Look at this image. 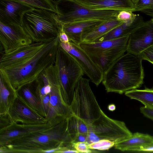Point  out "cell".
<instances>
[{"label": "cell", "instance_id": "6da1fadb", "mask_svg": "<svg viewBox=\"0 0 153 153\" xmlns=\"http://www.w3.org/2000/svg\"><path fill=\"white\" fill-rule=\"evenodd\" d=\"M140 54L127 52L103 73L102 82L107 92L122 94L139 88L144 73Z\"/></svg>", "mask_w": 153, "mask_h": 153}, {"label": "cell", "instance_id": "7a4b0ae2", "mask_svg": "<svg viewBox=\"0 0 153 153\" xmlns=\"http://www.w3.org/2000/svg\"><path fill=\"white\" fill-rule=\"evenodd\" d=\"M72 144L67 131V119L49 128L35 132L0 146V152L44 153Z\"/></svg>", "mask_w": 153, "mask_h": 153}, {"label": "cell", "instance_id": "3957f363", "mask_svg": "<svg viewBox=\"0 0 153 153\" xmlns=\"http://www.w3.org/2000/svg\"><path fill=\"white\" fill-rule=\"evenodd\" d=\"M59 44V36L53 40L45 43L33 56L19 65L3 69L0 72L16 90L20 86L35 81L48 67L55 63Z\"/></svg>", "mask_w": 153, "mask_h": 153}, {"label": "cell", "instance_id": "277c9868", "mask_svg": "<svg viewBox=\"0 0 153 153\" xmlns=\"http://www.w3.org/2000/svg\"><path fill=\"white\" fill-rule=\"evenodd\" d=\"M21 25L33 42L45 43L58 37L62 24L56 13L34 8L24 15Z\"/></svg>", "mask_w": 153, "mask_h": 153}, {"label": "cell", "instance_id": "5b68a950", "mask_svg": "<svg viewBox=\"0 0 153 153\" xmlns=\"http://www.w3.org/2000/svg\"><path fill=\"white\" fill-rule=\"evenodd\" d=\"M55 64L63 98L70 105L73 99L76 85L84 75V72L74 59L61 47L59 42Z\"/></svg>", "mask_w": 153, "mask_h": 153}, {"label": "cell", "instance_id": "8992f818", "mask_svg": "<svg viewBox=\"0 0 153 153\" xmlns=\"http://www.w3.org/2000/svg\"><path fill=\"white\" fill-rule=\"evenodd\" d=\"M89 80L81 77L75 86L70 105L73 115L88 125L99 118L102 110L89 84Z\"/></svg>", "mask_w": 153, "mask_h": 153}, {"label": "cell", "instance_id": "52a82bcc", "mask_svg": "<svg viewBox=\"0 0 153 153\" xmlns=\"http://www.w3.org/2000/svg\"><path fill=\"white\" fill-rule=\"evenodd\" d=\"M57 19L62 24L94 19L116 18L120 11L91 9L74 0H53Z\"/></svg>", "mask_w": 153, "mask_h": 153}, {"label": "cell", "instance_id": "ba28073f", "mask_svg": "<svg viewBox=\"0 0 153 153\" xmlns=\"http://www.w3.org/2000/svg\"><path fill=\"white\" fill-rule=\"evenodd\" d=\"M132 134L124 122L110 118L102 111L99 118L91 124L85 142L88 145L106 139L116 144L128 138Z\"/></svg>", "mask_w": 153, "mask_h": 153}, {"label": "cell", "instance_id": "9c48e42d", "mask_svg": "<svg viewBox=\"0 0 153 153\" xmlns=\"http://www.w3.org/2000/svg\"><path fill=\"white\" fill-rule=\"evenodd\" d=\"M50 87V99L48 113L45 117L47 122L56 125L72 116L70 105L64 100L61 92L57 68L52 64L44 70Z\"/></svg>", "mask_w": 153, "mask_h": 153}, {"label": "cell", "instance_id": "30bf717a", "mask_svg": "<svg viewBox=\"0 0 153 153\" xmlns=\"http://www.w3.org/2000/svg\"><path fill=\"white\" fill-rule=\"evenodd\" d=\"M61 47L76 61L85 74L97 86L102 82L103 73L93 61L88 53L79 45L72 42H60Z\"/></svg>", "mask_w": 153, "mask_h": 153}, {"label": "cell", "instance_id": "8fae6325", "mask_svg": "<svg viewBox=\"0 0 153 153\" xmlns=\"http://www.w3.org/2000/svg\"><path fill=\"white\" fill-rule=\"evenodd\" d=\"M0 41V48H2L0 51L2 50V53L11 52L19 48L33 43L21 25H6L1 22Z\"/></svg>", "mask_w": 153, "mask_h": 153}, {"label": "cell", "instance_id": "7c38bea8", "mask_svg": "<svg viewBox=\"0 0 153 153\" xmlns=\"http://www.w3.org/2000/svg\"><path fill=\"white\" fill-rule=\"evenodd\" d=\"M153 45V21L151 19L144 23L129 36L126 51L140 54Z\"/></svg>", "mask_w": 153, "mask_h": 153}, {"label": "cell", "instance_id": "4fadbf2b", "mask_svg": "<svg viewBox=\"0 0 153 153\" xmlns=\"http://www.w3.org/2000/svg\"><path fill=\"white\" fill-rule=\"evenodd\" d=\"M34 8L19 0H0V22L21 25L24 15Z\"/></svg>", "mask_w": 153, "mask_h": 153}, {"label": "cell", "instance_id": "5bb4252c", "mask_svg": "<svg viewBox=\"0 0 153 153\" xmlns=\"http://www.w3.org/2000/svg\"><path fill=\"white\" fill-rule=\"evenodd\" d=\"M52 126L48 122L42 124L27 125L12 122L7 126L0 130V146L8 145L31 133Z\"/></svg>", "mask_w": 153, "mask_h": 153}, {"label": "cell", "instance_id": "9a60e30c", "mask_svg": "<svg viewBox=\"0 0 153 153\" xmlns=\"http://www.w3.org/2000/svg\"><path fill=\"white\" fill-rule=\"evenodd\" d=\"M12 122L27 125H39L47 123L45 117L40 115L17 97L8 113Z\"/></svg>", "mask_w": 153, "mask_h": 153}, {"label": "cell", "instance_id": "2e32d148", "mask_svg": "<svg viewBox=\"0 0 153 153\" xmlns=\"http://www.w3.org/2000/svg\"><path fill=\"white\" fill-rule=\"evenodd\" d=\"M45 43L33 42L13 51L3 53L0 60V69L17 65L29 59L43 47Z\"/></svg>", "mask_w": 153, "mask_h": 153}, {"label": "cell", "instance_id": "e0dca14e", "mask_svg": "<svg viewBox=\"0 0 153 153\" xmlns=\"http://www.w3.org/2000/svg\"><path fill=\"white\" fill-rule=\"evenodd\" d=\"M107 19H94L83 20L62 25V29L69 42L79 45L82 37L91 32Z\"/></svg>", "mask_w": 153, "mask_h": 153}, {"label": "cell", "instance_id": "ac0fdd59", "mask_svg": "<svg viewBox=\"0 0 153 153\" xmlns=\"http://www.w3.org/2000/svg\"><path fill=\"white\" fill-rule=\"evenodd\" d=\"M129 35L99 42H82L79 45L90 55L97 56L116 50L126 49Z\"/></svg>", "mask_w": 153, "mask_h": 153}, {"label": "cell", "instance_id": "d6986e66", "mask_svg": "<svg viewBox=\"0 0 153 153\" xmlns=\"http://www.w3.org/2000/svg\"><path fill=\"white\" fill-rule=\"evenodd\" d=\"M82 6L95 10H126L134 12L131 0H74Z\"/></svg>", "mask_w": 153, "mask_h": 153}, {"label": "cell", "instance_id": "ffe728a7", "mask_svg": "<svg viewBox=\"0 0 153 153\" xmlns=\"http://www.w3.org/2000/svg\"><path fill=\"white\" fill-rule=\"evenodd\" d=\"M144 22L143 17L137 15L134 20L123 22L94 42L115 39L129 35L141 26Z\"/></svg>", "mask_w": 153, "mask_h": 153}, {"label": "cell", "instance_id": "44dd1931", "mask_svg": "<svg viewBox=\"0 0 153 153\" xmlns=\"http://www.w3.org/2000/svg\"><path fill=\"white\" fill-rule=\"evenodd\" d=\"M153 145V137L137 132L128 138L115 144V148L122 151L139 152L142 148Z\"/></svg>", "mask_w": 153, "mask_h": 153}, {"label": "cell", "instance_id": "7402d4cb", "mask_svg": "<svg viewBox=\"0 0 153 153\" xmlns=\"http://www.w3.org/2000/svg\"><path fill=\"white\" fill-rule=\"evenodd\" d=\"M17 97L28 106L45 117L43 105L35 92L34 82L25 84L16 90Z\"/></svg>", "mask_w": 153, "mask_h": 153}, {"label": "cell", "instance_id": "603a6c76", "mask_svg": "<svg viewBox=\"0 0 153 153\" xmlns=\"http://www.w3.org/2000/svg\"><path fill=\"white\" fill-rule=\"evenodd\" d=\"M17 97L16 90L0 72V115L8 114L10 108Z\"/></svg>", "mask_w": 153, "mask_h": 153}, {"label": "cell", "instance_id": "cb8c5ba5", "mask_svg": "<svg viewBox=\"0 0 153 153\" xmlns=\"http://www.w3.org/2000/svg\"><path fill=\"white\" fill-rule=\"evenodd\" d=\"M126 51V49H123L106 52L97 56L89 55L104 73Z\"/></svg>", "mask_w": 153, "mask_h": 153}, {"label": "cell", "instance_id": "d4e9b609", "mask_svg": "<svg viewBox=\"0 0 153 153\" xmlns=\"http://www.w3.org/2000/svg\"><path fill=\"white\" fill-rule=\"evenodd\" d=\"M123 22L116 18L107 19L91 32L83 36L82 42H94Z\"/></svg>", "mask_w": 153, "mask_h": 153}, {"label": "cell", "instance_id": "484cf974", "mask_svg": "<svg viewBox=\"0 0 153 153\" xmlns=\"http://www.w3.org/2000/svg\"><path fill=\"white\" fill-rule=\"evenodd\" d=\"M125 94L131 99L140 101L146 107L153 108V88L133 89L126 92Z\"/></svg>", "mask_w": 153, "mask_h": 153}, {"label": "cell", "instance_id": "4316f807", "mask_svg": "<svg viewBox=\"0 0 153 153\" xmlns=\"http://www.w3.org/2000/svg\"><path fill=\"white\" fill-rule=\"evenodd\" d=\"M67 131L71 137L78 133H88L90 125L73 115L67 118Z\"/></svg>", "mask_w": 153, "mask_h": 153}, {"label": "cell", "instance_id": "83f0119b", "mask_svg": "<svg viewBox=\"0 0 153 153\" xmlns=\"http://www.w3.org/2000/svg\"><path fill=\"white\" fill-rule=\"evenodd\" d=\"M33 82L36 93L41 103L45 97L50 94V87L44 70Z\"/></svg>", "mask_w": 153, "mask_h": 153}, {"label": "cell", "instance_id": "f1b7e54d", "mask_svg": "<svg viewBox=\"0 0 153 153\" xmlns=\"http://www.w3.org/2000/svg\"><path fill=\"white\" fill-rule=\"evenodd\" d=\"M35 8L49 10L56 13L53 0H19Z\"/></svg>", "mask_w": 153, "mask_h": 153}, {"label": "cell", "instance_id": "f546056e", "mask_svg": "<svg viewBox=\"0 0 153 153\" xmlns=\"http://www.w3.org/2000/svg\"><path fill=\"white\" fill-rule=\"evenodd\" d=\"M115 143L108 140L102 139L88 145V147L92 149L101 151L108 150L114 146Z\"/></svg>", "mask_w": 153, "mask_h": 153}, {"label": "cell", "instance_id": "4dcf8cb0", "mask_svg": "<svg viewBox=\"0 0 153 153\" xmlns=\"http://www.w3.org/2000/svg\"><path fill=\"white\" fill-rule=\"evenodd\" d=\"M134 12L153 9V0H138L134 4Z\"/></svg>", "mask_w": 153, "mask_h": 153}, {"label": "cell", "instance_id": "1f68e13d", "mask_svg": "<svg viewBox=\"0 0 153 153\" xmlns=\"http://www.w3.org/2000/svg\"><path fill=\"white\" fill-rule=\"evenodd\" d=\"M137 15L130 11L121 10L120 11L116 17V19L123 22L130 20H134Z\"/></svg>", "mask_w": 153, "mask_h": 153}, {"label": "cell", "instance_id": "d6a6232c", "mask_svg": "<svg viewBox=\"0 0 153 153\" xmlns=\"http://www.w3.org/2000/svg\"><path fill=\"white\" fill-rule=\"evenodd\" d=\"M74 148L79 153H90L95 152L94 149L89 148L85 142L72 143Z\"/></svg>", "mask_w": 153, "mask_h": 153}, {"label": "cell", "instance_id": "836d02e7", "mask_svg": "<svg viewBox=\"0 0 153 153\" xmlns=\"http://www.w3.org/2000/svg\"><path fill=\"white\" fill-rule=\"evenodd\" d=\"M140 55L142 60H146L153 64V45L144 50Z\"/></svg>", "mask_w": 153, "mask_h": 153}, {"label": "cell", "instance_id": "e575fe53", "mask_svg": "<svg viewBox=\"0 0 153 153\" xmlns=\"http://www.w3.org/2000/svg\"><path fill=\"white\" fill-rule=\"evenodd\" d=\"M12 122L8 114L0 115V130L9 125Z\"/></svg>", "mask_w": 153, "mask_h": 153}, {"label": "cell", "instance_id": "d590c367", "mask_svg": "<svg viewBox=\"0 0 153 153\" xmlns=\"http://www.w3.org/2000/svg\"><path fill=\"white\" fill-rule=\"evenodd\" d=\"M87 138V133H78L71 137V143L86 142Z\"/></svg>", "mask_w": 153, "mask_h": 153}, {"label": "cell", "instance_id": "8d00e7d4", "mask_svg": "<svg viewBox=\"0 0 153 153\" xmlns=\"http://www.w3.org/2000/svg\"><path fill=\"white\" fill-rule=\"evenodd\" d=\"M140 112L146 117L153 121V108L146 107H141Z\"/></svg>", "mask_w": 153, "mask_h": 153}, {"label": "cell", "instance_id": "74e56055", "mask_svg": "<svg viewBox=\"0 0 153 153\" xmlns=\"http://www.w3.org/2000/svg\"><path fill=\"white\" fill-rule=\"evenodd\" d=\"M59 36V41L60 42L67 43L68 42H69L67 35L63 30L62 25L60 30Z\"/></svg>", "mask_w": 153, "mask_h": 153}, {"label": "cell", "instance_id": "f35d334b", "mask_svg": "<svg viewBox=\"0 0 153 153\" xmlns=\"http://www.w3.org/2000/svg\"><path fill=\"white\" fill-rule=\"evenodd\" d=\"M108 108L109 111H113L115 109L116 106L114 104H112L108 105Z\"/></svg>", "mask_w": 153, "mask_h": 153}, {"label": "cell", "instance_id": "ab89813d", "mask_svg": "<svg viewBox=\"0 0 153 153\" xmlns=\"http://www.w3.org/2000/svg\"><path fill=\"white\" fill-rule=\"evenodd\" d=\"M134 4L138 0H131Z\"/></svg>", "mask_w": 153, "mask_h": 153}, {"label": "cell", "instance_id": "60d3db41", "mask_svg": "<svg viewBox=\"0 0 153 153\" xmlns=\"http://www.w3.org/2000/svg\"><path fill=\"white\" fill-rule=\"evenodd\" d=\"M151 19L153 21V17Z\"/></svg>", "mask_w": 153, "mask_h": 153}]
</instances>
